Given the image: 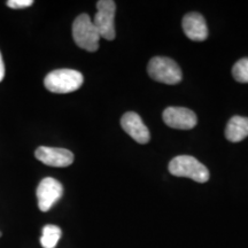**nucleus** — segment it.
<instances>
[{"mask_svg": "<svg viewBox=\"0 0 248 248\" xmlns=\"http://www.w3.org/2000/svg\"><path fill=\"white\" fill-rule=\"evenodd\" d=\"M169 172L177 177H187L198 183H206L209 179V171L202 163L190 155H179L169 163Z\"/></svg>", "mask_w": 248, "mask_h": 248, "instance_id": "f257e3e1", "label": "nucleus"}, {"mask_svg": "<svg viewBox=\"0 0 248 248\" xmlns=\"http://www.w3.org/2000/svg\"><path fill=\"white\" fill-rule=\"evenodd\" d=\"M84 82L79 71L74 69H57L51 71L44 79V85L53 93H70L78 90Z\"/></svg>", "mask_w": 248, "mask_h": 248, "instance_id": "f03ea898", "label": "nucleus"}, {"mask_svg": "<svg viewBox=\"0 0 248 248\" xmlns=\"http://www.w3.org/2000/svg\"><path fill=\"white\" fill-rule=\"evenodd\" d=\"M73 37L78 47L88 52H95L99 48V35L97 28L88 14H80L73 23Z\"/></svg>", "mask_w": 248, "mask_h": 248, "instance_id": "7ed1b4c3", "label": "nucleus"}, {"mask_svg": "<svg viewBox=\"0 0 248 248\" xmlns=\"http://www.w3.org/2000/svg\"><path fill=\"white\" fill-rule=\"evenodd\" d=\"M147 73L151 78L164 84L173 85L182 80L181 68L172 59L166 57H155L151 59L147 66Z\"/></svg>", "mask_w": 248, "mask_h": 248, "instance_id": "20e7f679", "label": "nucleus"}, {"mask_svg": "<svg viewBox=\"0 0 248 248\" xmlns=\"http://www.w3.org/2000/svg\"><path fill=\"white\" fill-rule=\"evenodd\" d=\"M115 12L116 5L113 0H99L97 2V14L94 15V20L92 22L97 28L100 38L107 40L115 39Z\"/></svg>", "mask_w": 248, "mask_h": 248, "instance_id": "39448f33", "label": "nucleus"}, {"mask_svg": "<svg viewBox=\"0 0 248 248\" xmlns=\"http://www.w3.org/2000/svg\"><path fill=\"white\" fill-rule=\"evenodd\" d=\"M38 207L42 212H48L63 194V187L57 179L46 177L42 179L36 191Z\"/></svg>", "mask_w": 248, "mask_h": 248, "instance_id": "423d86ee", "label": "nucleus"}, {"mask_svg": "<svg viewBox=\"0 0 248 248\" xmlns=\"http://www.w3.org/2000/svg\"><path fill=\"white\" fill-rule=\"evenodd\" d=\"M162 117L167 125L178 130L193 129L198 122L194 111L184 107H168Z\"/></svg>", "mask_w": 248, "mask_h": 248, "instance_id": "0eeeda50", "label": "nucleus"}, {"mask_svg": "<svg viewBox=\"0 0 248 248\" xmlns=\"http://www.w3.org/2000/svg\"><path fill=\"white\" fill-rule=\"evenodd\" d=\"M35 156L46 166L57 168H64L74 162V154L64 148L40 146L36 150Z\"/></svg>", "mask_w": 248, "mask_h": 248, "instance_id": "6e6552de", "label": "nucleus"}, {"mask_svg": "<svg viewBox=\"0 0 248 248\" xmlns=\"http://www.w3.org/2000/svg\"><path fill=\"white\" fill-rule=\"evenodd\" d=\"M121 126L133 140L138 144H146L150 141L151 135L141 117L135 111H128L121 119Z\"/></svg>", "mask_w": 248, "mask_h": 248, "instance_id": "1a4fd4ad", "label": "nucleus"}, {"mask_svg": "<svg viewBox=\"0 0 248 248\" xmlns=\"http://www.w3.org/2000/svg\"><path fill=\"white\" fill-rule=\"evenodd\" d=\"M183 30L187 38L193 42H203L208 37V28L203 16L199 13L186 14L183 17Z\"/></svg>", "mask_w": 248, "mask_h": 248, "instance_id": "9d476101", "label": "nucleus"}, {"mask_svg": "<svg viewBox=\"0 0 248 248\" xmlns=\"http://www.w3.org/2000/svg\"><path fill=\"white\" fill-rule=\"evenodd\" d=\"M225 137L231 142H239L248 137V117L233 116L225 128Z\"/></svg>", "mask_w": 248, "mask_h": 248, "instance_id": "9b49d317", "label": "nucleus"}, {"mask_svg": "<svg viewBox=\"0 0 248 248\" xmlns=\"http://www.w3.org/2000/svg\"><path fill=\"white\" fill-rule=\"evenodd\" d=\"M61 229L57 225H45L40 238V244L44 248H55L61 238Z\"/></svg>", "mask_w": 248, "mask_h": 248, "instance_id": "f8f14e48", "label": "nucleus"}, {"mask_svg": "<svg viewBox=\"0 0 248 248\" xmlns=\"http://www.w3.org/2000/svg\"><path fill=\"white\" fill-rule=\"evenodd\" d=\"M232 75L239 83H248V58L240 59L232 68Z\"/></svg>", "mask_w": 248, "mask_h": 248, "instance_id": "ddd939ff", "label": "nucleus"}, {"mask_svg": "<svg viewBox=\"0 0 248 248\" xmlns=\"http://www.w3.org/2000/svg\"><path fill=\"white\" fill-rule=\"evenodd\" d=\"M33 4L32 0H9L7 1V6L14 9H21L30 7Z\"/></svg>", "mask_w": 248, "mask_h": 248, "instance_id": "4468645a", "label": "nucleus"}, {"mask_svg": "<svg viewBox=\"0 0 248 248\" xmlns=\"http://www.w3.org/2000/svg\"><path fill=\"white\" fill-rule=\"evenodd\" d=\"M4 77H5V64H4V61H2L1 53H0V82L4 79Z\"/></svg>", "mask_w": 248, "mask_h": 248, "instance_id": "2eb2a0df", "label": "nucleus"}, {"mask_svg": "<svg viewBox=\"0 0 248 248\" xmlns=\"http://www.w3.org/2000/svg\"><path fill=\"white\" fill-rule=\"evenodd\" d=\"M0 235H1V233H0Z\"/></svg>", "mask_w": 248, "mask_h": 248, "instance_id": "dca6fc26", "label": "nucleus"}]
</instances>
